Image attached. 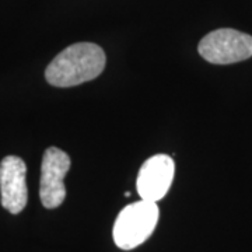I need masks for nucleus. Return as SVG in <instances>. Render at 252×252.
<instances>
[{
  "instance_id": "f257e3e1",
  "label": "nucleus",
  "mask_w": 252,
  "mask_h": 252,
  "mask_svg": "<svg viewBox=\"0 0 252 252\" xmlns=\"http://www.w3.org/2000/svg\"><path fill=\"white\" fill-rule=\"evenodd\" d=\"M102 48L91 42L67 46L55 58L45 70L46 81L55 87H74L98 77L105 67Z\"/></svg>"
},
{
  "instance_id": "f03ea898",
  "label": "nucleus",
  "mask_w": 252,
  "mask_h": 252,
  "mask_svg": "<svg viewBox=\"0 0 252 252\" xmlns=\"http://www.w3.org/2000/svg\"><path fill=\"white\" fill-rule=\"evenodd\" d=\"M160 210L156 202L139 200L121 210L112 228V237L118 248L130 251L142 245L158 223Z\"/></svg>"
},
{
  "instance_id": "7ed1b4c3",
  "label": "nucleus",
  "mask_w": 252,
  "mask_h": 252,
  "mask_svg": "<svg viewBox=\"0 0 252 252\" xmlns=\"http://www.w3.org/2000/svg\"><path fill=\"white\" fill-rule=\"evenodd\" d=\"M199 55L213 64H231L252 56V36L233 28H220L200 39Z\"/></svg>"
},
{
  "instance_id": "20e7f679",
  "label": "nucleus",
  "mask_w": 252,
  "mask_h": 252,
  "mask_svg": "<svg viewBox=\"0 0 252 252\" xmlns=\"http://www.w3.org/2000/svg\"><path fill=\"white\" fill-rule=\"evenodd\" d=\"M70 157L61 149H46L41 165L39 198L46 209L59 207L66 198L64 177L70 170Z\"/></svg>"
},
{
  "instance_id": "39448f33",
  "label": "nucleus",
  "mask_w": 252,
  "mask_h": 252,
  "mask_svg": "<svg viewBox=\"0 0 252 252\" xmlns=\"http://www.w3.org/2000/svg\"><path fill=\"white\" fill-rule=\"evenodd\" d=\"M175 164L170 156L157 154L143 162L136 181L139 196L144 200L158 202L171 188Z\"/></svg>"
},
{
  "instance_id": "423d86ee",
  "label": "nucleus",
  "mask_w": 252,
  "mask_h": 252,
  "mask_svg": "<svg viewBox=\"0 0 252 252\" xmlns=\"http://www.w3.org/2000/svg\"><path fill=\"white\" fill-rule=\"evenodd\" d=\"M27 165L17 156H7L0 162V195L1 206L11 215H18L27 206L26 184Z\"/></svg>"
}]
</instances>
